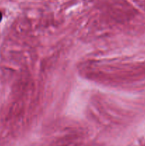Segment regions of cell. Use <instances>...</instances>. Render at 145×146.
<instances>
[{"label":"cell","instance_id":"obj_1","mask_svg":"<svg viewBox=\"0 0 145 146\" xmlns=\"http://www.w3.org/2000/svg\"><path fill=\"white\" fill-rule=\"evenodd\" d=\"M1 14L0 13V20H1Z\"/></svg>","mask_w":145,"mask_h":146}]
</instances>
